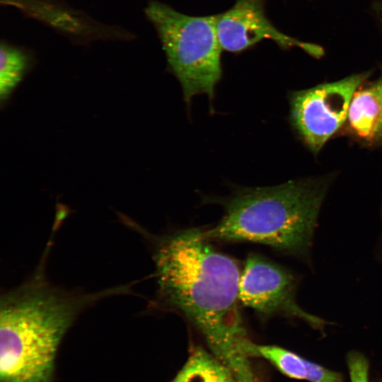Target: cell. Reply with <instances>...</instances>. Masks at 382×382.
<instances>
[{"instance_id": "obj_1", "label": "cell", "mask_w": 382, "mask_h": 382, "mask_svg": "<svg viewBox=\"0 0 382 382\" xmlns=\"http://www.w3.org/2000/svg\"><path fill=\"white\" fill-rule=\"evenodd\" d=\"M158 297L190 322L210 352L237 382H255L253 345L239 308L241 271L216 250L202 231L189 228L154 238Z\"/></svg>"}, {"instance_id": "obj_2", "label": "cell", "mask_w": 382, "mask_h": 382, "mask_svg": "<svg viewBox=\"0 0 382 382\" xmlns=\"http://www.w3.org/2000/svg\"><path fill=\"white\" fill-rule=\"evenodd\" d=\"M40 263L0 298V382H52L59 345L76 318L101 300L98 291L51 283Z\"/></svg>"}, {"instance_id": "obj_3", "label": "cell", "mask_w": 382, "mask_h": 382, "mask_svg": "<svg viewBox=\"0 0 382 382\" xmlns=\"http://www.w3.org/2000/svg\"><path fill=\"white\" fill-rule=\"evenodd\" d=\"M323 197L321 187L304 181L242 189L223 202L219 222L202 232L209 241L251 242L305 255Z\"/></svg>"}, {"instance_id": "obj_4", "label": "cell", "mask_w": 382, "mask_h": 382, "mask_svg": "<svg viewBox=\"0 0 382 382\" xmlns=\"http://www.w3.org/2000/svg\"><path fill=\"white\" fill-rule=\"evenodd\" d=\"M156 28L170 71L180 81L184 99L206 93L212 100L222 74L221 52L215 15L193 16L150 1L145 9Z\"/></svg>"}, {"instance_id": "obj_5", "label": "cell", "mask_w": 382, "mask_h": 382, "mask_svg": "<svg viewBox=\"0 0 382 382\" xmlns=\"http://www.w3.org/2000/svg\"><path fill=\"white\" fill-rule=\"evenodd\" d=\"M366 77L354 74L294 94L293 124L313 151L320 150L347 119L353 96Z\"/></svg>"}, {"instance_id": "obj_6", "label": "cell", "mask_w": 382, "mask_h": 382, "mask_svg": "<svg viewBox=\"0 0 382 382\" xmlns=\"http://www.w3.org/2000/svg\"><path fill=\"white\" fill-rule=\"evenodd\" d=\"M295 290V278L286 269L256 255L245 260L238 286L241 304L262 316H296L311 326L322 328L323 320L306 312L296 303Z\"/></svg>"}, {"instance_id": "obj_7", "label": "cell", "mask_w": 382, "mask_h": 382, "mask_svg": "<svg viewBox=\"0 0 382 382\" xmlns=\"http://www.w3.org/2000/svg\"><path fill=\"white\" fill-rule=\"evenodd\" d=\"M265 4L266 0H236L231 8L215 15L222 50L238 53L270 40L282 49L298 47L316 58L323 55L320 45L299 40L277 29L266 15Z\"/></svg>"}, {"instance_id": "obj_8", "label": "cell", "mask_w": 382, "mask_h": 382, "mask_svg": "<svg viewBox=\"0 0 382 382\" xmlns=\"http://www.w3.org/2000/svg\"><path fill=\"white\" fill-rule=\"evenodd\" d=\"M255 357H262L289 377L310 382H343L342 376L284 348L254 344Z\"/></svg>"}, {"instance_id": "obj_9", "label": "cell", "mask_w": 382, "mask_h": 382, "mask_svg": "<svg viewBox=\"0 0 382 382\" xmlns=\"http://www.w3.org/2000/svg\"><path fill=\"white\" fill-rule=\"evenodd\" d=\"M347 119L360 137L367 140L382 137V87L379 81L355 92Z\"/></svg>"}, {"instance_id": "obj_10", "label": "cell", "mask_w": 382, "mask_h": 382, "mask_svg": "<svg viewBox=\"0 0 382 382\" xmlns=\"http://www.w3.org/2000/svg\"><path fill=\"white\" fill-rule=\"evenodd\" d=\"M169 382H237L230 369L211 352L197 347Z\"/></svg>"}, {"instance_id": "obj_11", "label": "cell", "mask_w": 382, "mask_h": 382, "mask_svg": "<svg viewBox=\"0 0 382 382\" xmlns=\"http://www.w3.org/2000/svg\"><path fill=\"white\" fill-rule=\"evenodd\" d=\"M34 58L21 47L1 42L0 46V103L4 108L30 71Z\"/></svg>"}, {"instance_id": "obj_12", "label": "cell", "mask_w": 382, "mask_h": 382, "mask_svg": "<svg viewBox=\"0 0 382 382\" xmlns=\"http://www.w3.org/2000/svg\"><path fill=\"white\" fill-rule=\"evenodd\" d=\"M351 382H369V366L366 359L358 352H352L347 357Z\"/></svg>"}, {"instance_id": "obj_13", "label": "cell", "mask_w": 382, "mask_h": 382, "mask_svg": "<svg viewBox=\"0 0 382 382\" xmlns=\"http://www.w3.org/2000/svg\"><path fill=\"white\" fill-rule=\"evenodd\" d=\"M371 7L382 32V0H371Z\"/></svg>"}, {"instance_id": "obj_14", "label": "cell", "mask_w": 382, "mask_h": 382, "mask_svg": "<svg viewBox=\"0 0 382 382\" xmlns=\"http://www.w3.org/2000/svg\"><path fill=\"white\" fill-rule=\"evenodd\" d=\"M379 83H380V84H381V86L382 87V79L379 81Z\"/></svg>"}]
</instances>
